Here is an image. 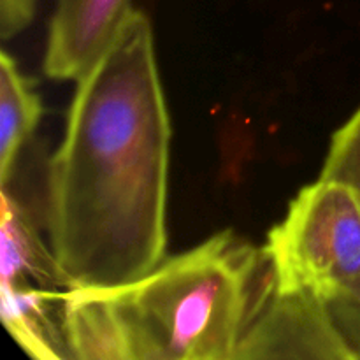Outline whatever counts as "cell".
Instances as JSON below:
<instances>
[{"instance_id":"cell-1","label":"cell","mask_w":360,"mask_h":360,"mask_svg":"<svg viewBox=\"0 0 360 360\" xmlns=\"http://www.w3.org/2000/svg\"><path fill=\"white\" fill-rule=\"evenodd\" d=\"M76 83L48 169L49 248L70 288H112L167 259L171 118L150 18L130 11Z\"/></svg>"},{"instance_id":"cell-2","label":"cell","mask_w":360,"mask_h":360,"mask_svg":"<svg viewBox=\"0 0 360 360\" xmlns=\"http://www.w3.org/2000/svg\"><path fill=\"white\" fill-rule=\"evenodd\" d=\"M273 295L264 248L221 231L136 281L69 288L63 330L74 360H238Z\"/></svg>"},{"instance_id":"cell-3","label":"cell","mask_w":360,"mask_h":360,"mask_svg":"<svg viewBox=\"0 0 360 360\" xmlns=\"http://www.w3.org/2000/svg\"><path fill=\"white\" fill-rule=\"evenodd\" d=\"M280 295L360 301V197L333 179L299 190L264 246Z\"/></svg>"},{"instance_id":"cell-4","label":"cell","mask_w":360,"mask_h":360,"mask_svg":"<svg viewBox=\"0 0 360 360\" xmlns=\"http://www.w3.org/2000/svg\"><path fill=\"white\" fill-rule=\"evenodd\" d=\"M246 359L354 360L326 302L276 292L243 341L238 360Z\"/></svg>"},{"instance_id":"cell-5","label":"cell","mask_w":360,"mask_h":360,"mask_svg":"<svg viewBox=\"0 0 360 360\" xmlns=\"http://www.w3.org/2000/svg\"><path fill=\"white\" fill-rule=\"evenodd\" d=\"M132 9V0H55L42 63L46 76L79 79Z\"/></svg>"},{"instance_id":"cell-6","label":"cell","mask_w":360,"mask_h":360,"mask_svg":"<svg viewBox=\"0 0 360 360\" xmlns=\"http://www.w3.org/2000/svg\"><path fill=\"white\" fill-rule=\"evenodd\" d=\"M67 290L34 283H0L2 322L28 357L70 359L63 330V295Z\"/></svg>"},{"instance_id":"cell-7","label":"cell","mask_w":360,"mask_h":360,"mask_svg":"<svg viewBox=\"0 0 360 360\" xmlns=\"http://www.w3.org/2000/svg\"><path fill=\"white\" fill-rule=\"evenodd\" d=\"M0 210V283L70 288L56 266L51 248H44L27 211L7 186H2Z\"/></svg>"},{"instance_id":"cell-8","label":"cell","mask_w":360,"mask_h":360,"mask_svg":"<svg viewBox=\"0 0 360 360\" xmlns=\"http://www.w3.org/2000/svg\"><path fill=\"white\" fill-rule=\"evenodd\" d=\"M42 102L16 60L0 51V183L9 185L25 141L42 116Z\"/></svg>"},{"instance_id":"cell-9","label":"cell","mask_w":360,"mask_h":360,"mask_svg":"<svg viewBox=\"0 0 360 360\" xmlns=\"http://www.w3.org/2000/svg\"><path fill=\"white\" fill-rule=\"evenodd\" d=\"M320 178L343 183L360 197V108L334 132Z\"/></svg>"},{"instance_id":"cell-10","label":"cell","mask_w":360,"mask_h":360,"mask_svg":"<svg viewBox=\"0 0 360 360\" xmlns=\"http://www.w3.org/2000/svg\"><path fill=\"white\" fill-rule=\"evenodd\" d=\"M327 306L352 357L360 360V301H336Z\"/></svg>"},{"instance_id":"cell-11","label":"cell","mask_w":360,"mask_h":360,"mask_svg":"<svg viewBox=\"0 0 360 360\" xmlns=\"http://www.w3.org/2000/svg\"><path fill=\"white\" fill-rule=\"evenodd\" d=\"M37 0H0V37L20 35L34 21Z\"/></svg>"}]
</instances>
